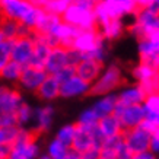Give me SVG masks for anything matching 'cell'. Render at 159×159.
Masks as SVG:
<instances>
[{"label": "cell", "mask_w": 159, "mask_h": 159, "mask_svg": "<svg viewBox=\"0 0 159 159\" xmlns=\"http://www.w3.org/2000/svg\"><path fill=\"white\" fill-rule=\"evenodd\" d=\"M69 66L67 61V48L63 47V45H58V47H54L51 48V53H50L47 61H45V72L48 75H56L58 70H61L63 67Z\"/></svg>", "instance_id": "cell-16"}, {"label": "cell", "mask_w": 159, "mask_h": 159, "mask_svg": "<svg viewBox=\"0 0 159 159\" xmlns=\"http://www.w3.org/2000/svg\"><path fill=\"white\" fill-rule=\"evenodd\" d=\"M76 75H77V72H76V67H75V66H66V67H63L61 70H58L53 76H56V79H57L60 83H64V82H67L69 79H72L73 76H76Z\"/></svg>", "instance_id": "cell-39"}, {"label": "cell", "mask_w": 159, "mask_h": 159, "mask_svg": "<svg viewBox=\"0 0 159 159\" xmlns=\"http://www.w3.org/2000/svg\"><path fill=\"white\" fill-rule=\"evenodd\" d=\"M105 41H107L105 38L101 39V41L98 43V45L95 47V48L83 54V56H85V58H92V60H97V61H99V63L104 61V60L107 58V47H105Z\"/></svg>", "instance_id": "cell-38"}, {"label": "cell", "mask_w": 159, "mask_h": 159, "mask_svg": "<svg viewBox=\"0 0 159 159\" xmlns=\"http://www.w3.org/2000/svg\"><path fill=\"white\" fill-rule=\"evenodd\" d=\"M105 37L101 34V31L97 29H80V32L77 34L73 43V48L82 51L83 54L93 50L98 45V43L104 39Z\"/></svg>", "instance_id": "cell-13"}, {"label": "cell", "mask_w": 159, "mask_h": 159, "mask_svg": "<svg viewBox=\"0 0 159 159\" xmlns=\"http://www.w3.org/2000/svg\"><path fill=\"white\" fill-rule=\"evenodd\" d=\"M142 105L146 114V118L142 125L150 133H153L159 129V91L149 93Z\"/></svg>", "instance_id": "cell-8"}, {"label": "cell", "mask_w": 159, "mask_h": 159, "mask_svg": "<svg viewBox=\"0 0 159 159\" xmlns=\"http://www.w3.org/2000/svg\"><path fill=\"white\" fill-rule=\"evenodd\" d=\"M99 117L98 114L95 112L93 108H86V110H83L80 112V116L77 118V125H80V127H86V129H91V127H95V125L99 124Z\"/></svg>", "instance_id": "cell-32"}, {"label": "cell", "mask_w": 159, "mask_h": 159, "mask_svg": "<svg viewBox=\"0 0 159 159\" xmlns=\"http://www.w3.org/2000/svg\"><path fill=\"white\" fill-rule=\"evenodd\" d=\"M101 150L102 149H98L95 146H92L91 149H88L86 152L82 153V159H99L101 158Z\"/></svg>", "instance_id": "cell-44"}, {"label": "cell", "mask_w": 159, "mask_h": 159, "mask_svg": "<svg viewBox=\"0 0 159 159\" xmlns=\"http://www.w3.org/2000/svg\"><path fill=\"white\" fill-rule=\"evenodd\" d=\"M79 32H80V29L77 28V26L70 25V24H67V22L61 20V22H60V24H58L50 34L54 35V37L60 41V45L66 47V48H72L73 43H75V38L77 37Z\"/></svg>", "instance_id": "cell-17"}, {"label": "cell", "mask_w": 159, "mask_h": 159, "mask_svg": "<svg viewBox=\"0 0 159 159\" xmlns=\"http://www.w3.org/2000/svg\"><path fill=\"white\" fill-rule=\"evenodd\" d=\"M60 88H61V83L56 79V76L48 75L47 79L43 82V85L39 86V89L37 91V95L43 101H54L56 98L60 97Z\"/></svg>", "instance_id": "cell-21"}, {"label": "cell", "mask_w": 159, "mask_h": 159, "mask_svg": "<svg viewBox=\"0 0 159 159\" xmlns=\"http://www.w3.org/2000/svg\"><path fill=\"white\" fill-rule=\"evenodd\" d=\"M12 145H0V159H6L10 156Z\"/></svg>", "instance_id": "cell-48"}, {"label": "cell", "mask_w": 159, "mask_h": 159, "mask_svg": "<svg viewBox=\"0 0 159 159\" xmlns=\"http://www.w3.org/2000/svg\"><path fill=\"white\" fill-rule=\"evenodd\" d=\"M34 114H35L34 108H31L28 104H24V105L18 110V112H16L19 127H26V124H28V123L34 121Z\"/></svg>", "instance_id": "cell-37"}, {"label": "cell", "mask_w": 159, "mask_h": 159, "mask_svg": "<svg viewBox=\"0 0 159 159\" xmlns=\"http://www.w3.org/2000/svg\"><path fill=\"white\" fill-rule=\"evenodd\" d=\"M24 104V98L19 91L9 86H3L0 89V112L2 114L18 112V110Z\"/></svg>", "instance_id": "cell-10"}, {"label": "cell", "mask_w": 159, "mask_h": 159, "mask_svg": "<svg viewBox=\"0 0 159 159\" xmlns=\"http://www.w3.org/2000/svg\"><path fill=\"white\" fill-rule=\"evenodd\" d=\"M29 3H32L34 6H38V7H45L48 5L50 0H28Z\"/></svg>", "instance_id": "cell-50"}, {"label": "cell", "mask_w": 159, "mask_h": 159, "mask_svg": "<svg viewBox=\"0 0 159 159\" xmlns=\"http://www.w3.org/2000/svg\"><path fill=\"white\" fill-rule=\"evenodd\" d=\"M61 20H63L61 16L54 15V13H51V12H47V10L44 9V12L41 13V16H39L38 24L35 26V31L39 32V34H50Z\"/></svg>", "instance_id": "cell-24"}, {"label": "cell", "mask_w": 159, "mask_h": 159, "mask_svg": "<svg viewBox=\"0 0 159 159\" xmlns=\"http://www.w3.org/2000/svg\"><path fill=\"white\" fill-rule=\"evenodd\" d=\"M152 133L146 130L143 125H137L130 130H124V142L133 153H139L150 148Z\"/></svg>", "instance_id": "cell-6"}, {"label": "cell", "mask_w": 159, "mask_h": 159, "mask_svg": "<svg viewBox=\"0 0 159 159\" xmlns=\"http://www.w3.org/2000/svg\"><path fill=\"white\" fill-rule=\"evenodd\" d=\"M155 0H136V3H137V6L139 7H148V6L153 5Z\"/></svg>", "instance_id": "cell-51"}, {"label": "cell", "mask_w": 159, "mask_h": 159, "mask_svg": "<svg viewBox=\"0 0 159 159\" xmlns=\"http://www.w3.org/2000/svg\"><path fill=\"white\" fill-rule=\"evenodd\" d=\"M6 159H10V158H6Z\"/></svg>", "instance_id": "cell-54"}, {"label": "cell", "mask_w": 159, "mask_h": 159, "mask_svg": "<svg viewBox=\"0 0 159 159\" xmlns=\"http://www.w3.org/2000/svg\"><path fill=\"white\" fill-rule=\"evenodd\" d=\"M91 86L92 83L86 82L85 79L80 76H73L72 79H69L67 82L61 83L60 88V97L61 98H77L83 97V95H89L91 93Z\"/></svg>", "instance_id": "cell-11"}, {"label": "cell", "mask_w": 159, "mask_h": 159, "mask_svg": "<svg viewBox=\"0 0 159 159\" xmlns=\"http://www.w3.org/2000/svg\"><path fill=\"white\" fill-rule=\"evenodd\" d=\"M19 125H7L0 127V145H13L20 133Z\"/></svg>", "instance_id": "cell-33"}, {"label": "cell", "mask_w": 159, "mask_h": 159, "mask_svg": "<svg viewBox=\"0 0 159 159\" xmlns=\"http://www.w3.org/2000/svg\"><path fill=\"white\" fill-rule=\"evenodd\" d=\"M101 34L105 37V39H117L123 34L124 31V24L123 20L116 18V19H110L108 22H105L104 25L99 26Z\"/></svg>", "instance_id": "cell-28"}, {"label": "cell", "mask_w": 159, "mask_h": 159, "mask_svg": "<svg viewBox=\"0 0 159 159\" xmlns=\"http://www.w3.org/2000/svg\"><path fill=\"white\" fill-rule=\"evenodd\" d=\"M76 133H77V124H66L57 131L56 139H58L60 142H63L64 145H67L72 148L73 140L76 137Z\"/></svg>", "instance_id": "cell-34"}, {"label": "cell", "mask_w": 159, "mask_h": 159, "mask_svg": "<svg viewBox=\"0 0 159 159\" xmlns=\"http://www.w3.org/2000/svg\"><path fill=\"white\" fill-rule=\"evenodd\" d=\"M153 5H155V6H156V7H158V9H159V0H155V2H153Z\"/></svg>", "instance_id": "cell-53"}, {"label": "cell", "mask_w": 159, "mask_h": 159, "mask_svg": "<svg viewBox=\"0 0 159 159\" xmlns=\"http://www.w3.org/2000/svg\"><path fill=\"white\" fill-rule=\"evenodd\" d=\"M47 76H48V73L45 72V69L35 67V66H25L18 83L24 91L37 92L39 86L43 85V82L47 79Z\"/></svg>", "instance_id": "cell-7"}, {"label": "cell", "mask_w": 159, "mask_h": 159, "mask_svg": "<svg viewBox=\"0 0 159 159\" xmlns=\"http://www.w3.org/2000/svg\"><path fill=\"white\" fill-rule=\"evenodd\" d=\"M61 18L64 22L75 25L79 29H97L98 26L95 10L77 3H72L69 6V9L63 13Z\"/></svg>", "instance_id": "cell-4"}, {"label": "cell", "mask_w": 159, "mask_h": 159, "mask_svg": "<svg viewBox=\"0 0 159 159\" xmlns=\"http://www.w3.org/2000/svg\"><path fill=\"white\" fill-rule=\"evenodd\" d=\"M118 118H120L121 125H123L124 130H130V129H134L137 125H142V123L146 118L143 105L124 107V110H123V112H121V116Z\"/></svg>", "instance_id": "cell-15"}, {"label": "cell", "mask_w": 159, "mask_h": 159, "mask_svg": "<svg viewBox=\"0 0 159 159\" xmlns=\"http://www.w3.org/2000/svg\"><path fill=\"white\" fill-rule=\"evenodd\" d=\"M116 155H117V159H133V152L129 149V146L125 145V142L123 145L116 150Z\"/></svg>", "instance_id": "cell-43"}, {"label": "cell", "mask_w": 159, "mask_h": 159, "mask_svg": "<svg viewBox=\"0 0 159 159\" xmlns=\"http://www.w3.org/2000/svg\"><path fill=\"white\" fill-rule=\"evenodd\" d=\"M76 72L77 76H80L89 83H93L102 73V63L92 58H83V61L77 64Z\"/></svg>", "instance_id": "cell-20"}, {"label": "cell", "mask_w": 159, "mask_h": 159, "mask_svg": "<svg viewBox=\"0 0 159 159\" xmlns=\"http://www.w3.org/2000/svg\"><path fill=\"white\" fill-rule=\"evenodd\" d=\"M72 3H73V0H50L48 5L45 6L44 9L54 15L63 16V13L69 9V6L72 5Z\"/></svg>", "instance_id": "cell-36"}, {"label": "cell", "mask_w": 159, "mask_h": 159, "mask_svg": "<svg viewBox=\"0 0 159 159\" xmlns=\"http://www.w3.org/2000/svg\"><path fill=\"white\" fill-rule=\"evenodd\" d=\"M37 133L26 127L20 129L18 139L12 145L10 159H37L39 153V146L37 143Z\"/></svg>", "instance_id": "cell-2"}, {"label": "cell", "mask_w": 159, "mask_h": 159, "mask_svg": "<svg viewBox=\"0 0 159 159\" xmlns=\"http://www.w3.org/2000/svg\"><path fill=\"white\" fill-rule=\"evenodd\" d=\"M101 0H73V3H77V5H82V6H86V7H95V6L99 3Z\"/></svg>", "instance_id": "cell-47"}, {"label": "cell", "mask_w": 159, "mask_h": 159, "mask_svg": "<svg viewBox=\"0 0 159 159\" xmlns=\"http://www.w3.org/2000/svg\"><path fill=\"white\" fill-rule=\"evenodd\" d=\"M99 130L102 131V134L105 136L107 139L124 133V129L121 125L120 118L116 117L114 114H111L108 117H104V118L99 120Z\"/></svg>", "instance_id": "cell-23"}, {"label": "cell", "mask_w": 159, "mask_h": 159, "mask_svg": "<svg viewBox=\"0 0 159 159\" xmlns=\"http://www.w3.org/2000/svg\"><path fill=\"white\" fill-rule=\"evenodd\" d=\"M92 146H93V142H92L91 130L77 125V133H76L75 140H73L72 148L75 150H77L79 153H83V152H86L88 149H91Z\"/></svg>", "instance_id": "cell-25"}, {"label": "cell", "mask_w": 159, "mask_h": 159, "mask_svg": "<svg viewBox=\"0 0 159 159\" xmlns=\"http://www.w3.org/2000/svg\"><path fill=\"white\" fill-rule=\"evenodd\" d=\"M20 22L16 19L5 18L0 24V39H16L19 38Z\"/></svg>", "instance_id": "cell-27"}, {"label": "cell", "mask_w": 159, "mask_h": 159, "mask_svg": "<svg viewBox=\"0 0 159 159\" xmlns=\"http://www.w3.org/2000/svg\"><path fill=\"white\" fill-rule=\"evenodd\" d=\"M118 95V102H121L123 105L129 107V105H142L145 102L148 93H146L145 88L142 86L140 83L133 85V86L124 88Z\"/></svg>", "instance_id": "cell-18"}, {"label": "cell", "mask_w": 159, "mask_h": 159, "mask_svg": "<svg viewBox=\"0 0 159 159\" xmlns=\"http://www.w3.org/2000/svg\"><path fill=\"white\" fill-rule=\"evenodd\" d=\"M99 159H117L116 150H111V149H104L101 150V158Z\"/></svg>", "instance_id": "cell-49"}, {"label": "cell", "mask_w": 159, "mask_h": 159, "mask_svg": "<svg viewBox=\"0 0 159 159\" xmlns=\"http://www.w3.org/2000/svg\"><path fill=\"white\" fill-rule=\"evenodd\" d=\"M95 16H97L98 26L104 25L110 19H121L123 16L131 15L139 10V6L136 0H101L95 7Z\"/></svg>", "instance_id": "cell-1"}, {"label": "cell", "mask_w": 159, "mask_h": 159, "mask_svg": "<svg viewBox=\"0 0 159 159\" xmlns=\"http://www.w3.org/2000/svg\"><path fill=\"white\" fill-rule=\"evenodd\" d=\"M50 53H51V47H50V45L41 43V41H37V43H35L34 54H32V58H31L29 66H35V67L44 69Z\"/></svg>", "instance_id": "cell-29"}, {"label": "cell", "mask_w": 159, "mask_h": 159, "mask_svg": "<svg viewBox=\"0 0 159 159\" xmlns=\"http://www.w3.org/2000/svg\"><path fill=\"white\" fill-rule=\"evenodd\" d=\"M159 75V70L152 64H148V63H140L137 64L134 69H133V76L139 83H146L155 79V77Z\"/></svg>", "instance_id": "cell-26"}, {"label": "cell", "mask_w": 159, "mask_h": 159, "mask_svg": "<svg viewBox=\"0 0 159 159\" xmlns=\"http://www.w3.org/2000/svg\"><path fill=\"white\" fill-rule=\"evenodd\" d=\"M69 149H70V146L64 145L63 142H60L58 139L54 137L48 143L47 155H48L51 159H66V156H67V153H69Z\"/></svg>", "instance_id": "cell-31"}, {"label": "cell", "mask_w": 159, "mask_h": 159, "mask_svg": "<svg viewBox=\"0 0 159 159\" xmlns=\"http://www.w3.org/2000/svg\"><path fill=\"white\" fill-rule=\"evenodd\" d=\"M83 58H85V56H83L82 51H79V50L76 48H67V61H69V66H75V67H77V64L83 61Z\"/></svg>", "instance_id": "cell-40"}, {"label": "cell", "mask_w": 159, "mask_h": 159, "mask_svg": "<svg viewBox=\"0 0 159 159\" xmlns=\"http://www.w3.org/2000/svg\"><path fill=\"white\" fill-rule=\"evenodd\" d=\"M121 80H123V76H121L120 67L116 64H110L108 67L102 70V73L97 80L92 83L89 95L102 97L107 93H112V91L121 85Z\"/></svg>", "instance_id": "cell-5"}, {"label": "cell", "mask_w": 159, "mask_h": 159, "mask_svg": "<svg viewBox=\"0 0 159 159\" xmlns=\"http://www.w3.org/2000/svg\"><path fill=\"white\" fill-rule=\"evenodd\" d=\"M15 39H0V67L12 60V50H13Z\"/></svg>", "instance_id": "cell-35"}, {"label": "cell", "mask_w": 159, "mask_h": 159, "mask_svg": "<svg viewBox=\"0 0 159 159\" xmlns=\"http://www.w3.org/2000/svg\"><path fill=\"white\" fill-rule=\"evenodd\" d=\"M123 143H124V133L112 136V137H108V139L105 140V143H104V148H105V149H111V150H117ZM104 148H102V149H104Z\"/></svg>", "instance_id": "cell-41"}, {"label": "cell", "mask_w": 159, "mask_h": 159, "mask_svg": "<svg viewBox=\"0 0 159 159\" xmlns=\"http://www.w3.org/2000/svg\"><path fill=\"white\" fill-rule=\"evenodd\" d=\"M156 156L158 155H155L150 149H148V150H143V152H139V153H134L133 159H158Z\"/></svg>", "instance_id": "cell-46"}, {"label": "cell", "mask_w": 159, "mask_h": 159, "mask_svg": "<svg viewBox=\"0 0 159 159\" xmlns=\"http://www.w3.org/2000/svg\"><path fill=\"white\" fill-rule=\"evenodd\" d=\"M54 117V108L51 105H44L35 110L34 114V131L35 133H47L51 129Z\"/></svg>", "instance_id": "cell-19"}, {"label": "cell", "mask_w": 159, "mask_h": 159, "mask_svg": "<svg viewBox=\"0 0 159 159\" xmlns=\"http://www.w3.org/2000/svg\"><path fill=\"white\" fill-rule=\"evenodd\" d=\"M155 155H159V129L152 133V139H150V148Z\"/></svg>", "instance_id": "cell-45"}, {"label": "cell", "mask_w": 159, "mask_h": 159, "mask_svg": "<svg viewBox=\"0 0 159 159\" xmlns=\"http://www.w3.org/2000/svg\"><path fill=\"white\" fill-rule=\"evenodd\" d=\"M130 31L139 39L148 37L153 31H159V9L155 5L139 7L136 22Z\"/></svg>", "instance_id": "cell-3"}, {"label": "cell", "mask_w": 159, "mask_h": 159, "mask_svg": "<svg viewBox=\"0 0 159 159\" xmlns=\"http://www.w3.org/2000/svg\"><path fill=\"white\" fill-rule=\"evenodd\" d=\"M35 48V41L31 37H20L16 38L12 50V60L19 63L20 66H29Z\"/></svg>", "instance_id": "cell-9"}, {"label": "cell", "mask_w": 159, "mask_h": 159, "mask_svg": "<svg viewBox=\"0 0 159 159\" xmlns=\"http://www.w3.org/2000/svg\"><path fill=\"white\" fill-rule=\"evenodd\" d=\"M137 50H139L140 60L143 63L152 64L159 70V43L155 39L145 37L140 38L137 44Z\"/></svg>", "instance_id": "cell-14"}, {"label": "cell", "mask_w": 159, "mask_h": 159, "mask_svg": "<svg viewBox=\"0 0 159 159\" xmlns=\"http://www.w3.org/2000/svg\"><path fill=\"white\" fill-rule=\"evenodd\" d=\"M22 70H24V66H20L19 63L10 60L7 64L0 67V76L6 82H19Z\"/></svg>", "instance_id": "cell-30"}, {"label": "cell", "mask_w": 159, "mask_h": 159, "mask_svg": "<svg viewBox=\"0 0 159 159\" xmlns=\"http://www.w3.org/2000/svg\"><path fill=\"white\" fill-rule=\"evenodd\" d=\"M0 6L5 18L16 19L20 22L34 5L29 3L28 0H0Z\"/></svg>", "instance_id": "cell-12"}, {"label": "cell", "mask_w": 159, "mask_h": 159, "mask_svg": "<svg viewBox=\"0 0 159 159\" xmlns=\"http://www.w3.org/2000/svg\"><path fill=\"white\" fill-rule=\"evenodd\" d=\"M117 102H118V95L117 93H107V95H102L92 105V108L95 110V112L98 114L99 118H104V117H108L111 114H114Z\"/></svg>", "instance_id": "cell-22"}, {"label": "cell", "mask_w": 159, "mask_h": 159, "mask_svg": "<svg viewBox=\"0 0 159 159\" xmlns=\"http://www.w3.org/2000/svg\"><path fill=\"white\" fill-rule=\"evenodd\" d=\"M39 159H51V158H50L48 155L45 153V155H41V156H39Z\"/></svg>", "instance_id": "cell-52"}, {"label": "cell", "mask_w": 159, "mask_h": 159, "mask_svg": "<svg viewBox=\"0 0 159 159\" xmlns=\"http://www.w3.org/2000/svg\"><path fill=\"white\" fill-rule=\"evenodd\" d=\"M7 125H19L16 112L0 114V127H7Z\"/></svg>", "instance_id": "cell-42"}]
</instances>
